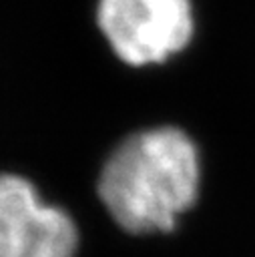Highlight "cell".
<instances>
[{
	"mask_svg": "<svg viewBox=\"0 0 255 257\" xmlns=\"http://www.w3.org/2000/svg\"><path fill=\"white\" fill-rule=\"evenodd\" d=\"M76 243L62 209L40 203L26 179L0 175V257H74Z\"/></svg>",
	"mask_w": 255,
	"mask_h": 257,
	"instance_id": "3957f363",
	"label": "cell"
},
{
	"mask_svg": "<svg viewBox=\"0 0 255 257\" xmlns=\"http://www.w3.org/2000/svg\"><path fill=\"white\" fill-rule=\"evenodd\" d=\"M199 193V155L175 126L137 133L122 141L98 179L110 217L129 233L171 231Z\"/></svg>",
	"mask_w": 255,
	"mask_h": 257,
	"instance_id": "6da1fadb",
	"label": "cell"
},
{
	"mask_svg": "<svg viewBox=\"0 0 255 257\" xmlns=\"http://www.w3.org/2000/svg\"><path fill=\"white\" fill-rule=\"evenodd\" d=\"M98 26L129 64H153L183 50L193 34L189 0H98Z\"/></svg>",
	"mask_w": 255,
	"mask_h": 257,
	"instance_id": "7a4b0ae2",
	"label": "cell"
}]
</instances>
